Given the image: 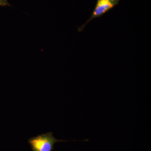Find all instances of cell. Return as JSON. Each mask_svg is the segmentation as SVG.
I'll use <instances>...</instances> for the list:
<instances>
[{"label":"cell","mask_w":151,"mask_h":151,"mask_svg":"<svg viewBox=\"0 0 151 151\" xmlns=\"http://www.w3.org/2000/svg\"><path fill=\"white\" fill-rule=\"evenodd\" d=\"M7 6H12L9 4L7 0H0V6L5 7Z\"/></svg>","instance_id":"obj_3"},{"label":"cell","mask_w":151,"mask_h":151,"mask_svg":"<svg viewBox=\"0 0 151 151\" xmlns=\"http://www.w3.org/2000/svg\"><path fill=\"white\" fill-rule=\"evenodd\" d=\"M121 0H97L94 11L89 19L81 27L78 28V31L82 32L87 24L94 19L100 17L105 13L110 11L116 6L118 5Z\"/></svg>","instance_id":"obj_2"},{"label":"cell","mask_w":151,"mask_h":151,"mask_svg":"<svg viewBox=\"0 0 151 151\" xmlns=\"http://www.w3.org/2000/svg\"><path fill=\"white\" fill-rule=\"evenodd\" d=\"M68 141L55 139L50 132L30 138L28 143L33 151H52L55 143Z\"/></svg>","instance_id":"obj_1"}]
</instances>
